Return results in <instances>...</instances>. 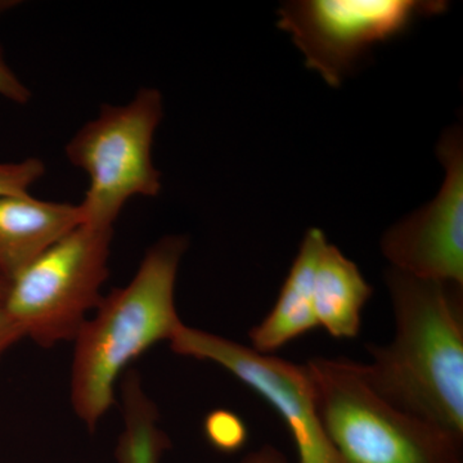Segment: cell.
<instances>
[{"label": "cell", "mask_w": 463, "mask_h": 463, "mask_svg": "<svg viewBox=\"0 0 463 463\" xmlns=\"http://www.w3.org/2000/svg\"><path fill=\"white\" fill-rule=\"evenodd\" d=\"M394 336L367 345L368 383L390 404L463 438L461 286L390 268Z\"/></svg>", "instance_id": "6da1fadb"}, {"label": "cell", "mask_w": 463, "mask_h": 463, "mask_svg": "<svg viewBox=\"0 0 463 463\" xmlns=\"http://www.w3.org/2000/svg\"><path fill=\"white\" fill-rule=\"evenodd\" d=\"M188 239L169 234L155 242L124 288L103 297L76 335L71 365V404L94 431L116 401L127 368L183 325L175 306L179 265Z\"/></svg>", "instance_id": "7a4b0ae2"}, {"label": "cell", "mask_w": 463, "mask_h": 463, "mask_svg": "<svg viewBox=\"0 0 463 463\" xmlns=\"http://www.w3.org/2000/svg\"><path fill=\"white\" fill-rule=\"evenodd\" d=\"M307 365L339 463H463V438L390 404L364 364L315 356Z\"/></svg>", "instance_id": "3957f363"}, {"label": "cell", "mask_w": 463, "mask_h": 463, "mask_svg": "<svg viewBox=\"0 0 463 463\" xmlns=\"http://www.w3.org/2000/svg\"><path fill=\"white\" fill-rule=\"evenodd\" d=\"M164 118V99L156 88H141L124 105H105L67 142V160L90 178L78 203L83 223L114 228L134 197H157L161 173L152 158L155 134Z\"/></svg>", "instance_id": "277c9868"}, {"label": "cell", "mask_w": 463, "mask_h": 463, "mask_svg": "<svg viewBox=\"0 0 463 463\" xmlns=\"http://www.w3.org/2000/svg\"><path fill=\"white\" fill-rule=\"evenodd\" d=\"M114 228L80 224L8 283L3 309L41 347L74 341L102 300Z\"/></svg>", "instance_id": "5b68a950"}, {"label": "cell", "mask_w": 463, "mask_h": 463, "mask_svg": "<svg viewBox=\"0 0 463 463\" xmlns=\"http://www.w3.org/2000/svg\"><path fill=\"white\" fill-rule=\"evenodd\" d=\"M447 9L440 0H298L279 9L277 25L292 36L307 69L337 88L374 44Z\"/></svg>", "instance_id": "8992f818"}, {"label": "cell", "mask_w": 463, "mask_h": 463, "mask_svg": "<svg viewBox=\"0 0 463 463\" xmlns=\"http://www.w3.org/2000/svg\"><path fill=\"white\" fill-rule=\"evenodd\" d=\"M174 353L212 362L272 405L295 441L298 463H339L326 434L312 374L298 364L183 325L169 341Z\"/></svg>", "instance_id": "52a82bcc"}, {"label": "cell", "mask_w": 463, "mask_h": 463, "mask_svg": "<svg viewBox=\"0 0 463 463\" xmlns=\"http://www.w3.org/2000/svg\"><path fill=\"white\" fill-rule=\"evenodd\" d=\"M446 169L431 203L383 233L381 251L401 272L463 288V141L461 128L447 130L438 145Z\"/></svg>", "instance_id": "ba28073f"}, {"label": "cell", "mask_w": 463, "mask_h": 463, "mask_svg": "<svg viewBox=\"0 0 463 463\" xmlns=\"http://www.w3.org/2000/svg\"><path fill=\"white\" fill-rule=\"evenodd\" d=\"M81 223L80 209L74 203L35 199L30 194L0 196V277L9 283Z\"/></svg>", "instance_id": "9c48e42d"}, {"label": "cell", "mask_w": 463, "mask_h": 463, "mask_svg": "<svg viewBox=\"0 0 463 463\" xmlns=\"http://www.w3.org/2000/svg\"><path fill=\"white\" fill-rule=\"evenodd\" d=\"M327 241L325 232L319 228L307 231L272 310L249 331L250 347L255 352L273 354L291 341L318 328L313 283L319 252Z\"/></svg>", "instance_id": "30bf717a"}, {"label": "cell", "mask_w": 463, "mask_h": 463, "mask_svg": "<svg viewBox=\"0 0 463 463\" xmlns=\"http://www.w3.org/2000/svg\"><path fill=\"white\" fill-rule=\"evenodd\" d=\"M371 297L373 288L358 265L327 241L319 252L313 283L318 327L334 339H355L361 331L362 312Z\"/></svg>", "instance_id": "8fae6325"}, {"label": "cell", "mask_w": 463, "mask_h": 463, "mask_svg": "<svg viewBox=\"0 0 463 463\" xmlns=\"http://www.w3.org/2000/svg\"><path fill=\"white\" fill-rule=\"evenodd\" d=\"M124 431L116 447L118 463H160L169 439L157 426V410L143 392L136 373L123 388ZM240 463H289L279 448L264 444Z\"/></svg>", "instance_id": "7c38bea8"}, {"label": "cell", "mask_w": 463, "mask_h": 463, "mask_svg": "<svg viewBox=\"0 0 463 463\" xmlns=\"http://www.w3.org/2000/svg\"><path fill=\"white\" fill-rule=\"evenodd\" d=\"M207 441L219 452H239L248 441V428L240 416L227 410H215L203 422Z\"/></svg>", "instance_id": "4fadbf2b"}, {"label": "cell", "mask_w": 463, "mask_h": 463, "mask_svg": "<svg viewBox=\"0 0 463 463\" xmlns=\"http://www.w3.org/2000/svg\"><path fill=\"white\" fill-rule=\"evenodd\" d=\"M45 170V164L38 157L0 163V196L29 194L30 188L44 176Z\"/></svg>", "instance_id": "5bb4252c"}, {"label": "cell", "mask_w": 463, "mask_h": 463, "mask_svg": "<svg viewBox=\"0 0 463 463\" xmlns=\"http://www.w3.org/2000/svg\"><path fill=\"white\" fill-rule=\"evenodd\" d=\"M0 97L17 105H26L32 99V91L5 61L2 45H0Z\"/></svg>", "instance_id": "9a60e30c"}, {"label": "cell", "mask_w": 463, "mask_h": 463, "mask_svg": "<svg viewBox=\"0 0 463 463\" xmlns=\"http://www.w3.org/2000/svg\"><path fill=\"white\" fill-rule=\"evenodd\" d=\"M23 332L9 318L5 310L0 303V359L8 352L11 347L16 345L18 341L23 340Z\"/></svg>", "instance_id": "2e32d148"}, {"label": "cell", "mask_w": 463, "mask_h": 463, "mask_svg": "<svg viewBox=\"0 0 463 463\" xmlns=\"http://www.w3.org/2000/svg\"><path fill=\"white\" fill-rule=\"evenodd\" d=\"M8 282L5 279H3L0 277V303H2L3 298L5 297V292H7Z\"/></svg>", "instance_id": "e0dca14e"}, {"label": "cell", "mask_w": 463, "mask_h": 463, "mask_svg": "<svg viewBox=\"0 0 463 463\" xmlns=\"http://www.w3.org/2000/svg\"><path fill=\"white\" fill-rule=\"evenodd\" d=\"M14 2H5V0H0V14H5L8 9L14 7Z\"/></svg>", "instance_id": "ac0fdd59"}]
</instances>
